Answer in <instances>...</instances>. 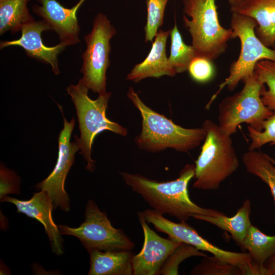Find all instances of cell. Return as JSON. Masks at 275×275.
I'll use <instances>...</instances> for the list:
<instances>
[{"mask_svg": "<svg viewBox=\"0 0 275 275\" xmlns=\"http://www.w3.org/2000/svg\"><path fill=\"white\" fill-rule=\"evenodd\" d=\"M195 166L188 163L174 180L159 182L139 174L121 172L125 183L140 195L152 209L162 214L175 217L180 222H186L198 215L216 216L224 213L200 207L189 198L188 184L195 176Z\"/></svg>", "mask_w": 275, "mask_h": 275, "instance_id": "cell-1", "label": "cell"}, {"mask_svg": "<svg viewBox=\"0 0 275 275\" xmlns=\"http://www.w3.org/2000/svg\"><path fill=\"white\" fill-rule=\"evenodd\" d=\"M127 96L142 118L141 132L135 139L140 149L156 153L170 148L185 153L204 141L206 131L203 127L186 128L176 124L146 105L132 87L129 88Z\"/></svg>", "mask_w": 275, "mask_h": 275, "instance_id": "cell-2", "label": "cell"}, {"mask_svg": "<svg viewBox=\"0 0 275 275\" xmlns=\"http://www.w3.org/2000/svg\"><path fill=\"white\" fill-rule=\"evenodd\" d=\"M202 126L206 135L195 161L193 187L216 190L237 171L239 161L231 136L223 133L218 124L211 120H205Z\"/></svg>", "mask_w": 275, "mask_h": 275, "instance_id": "cell-3", "label": "cell"}, {"mask_svg": "<svg viewBox=\"0 0 275 275\" xmlns=\"http://www.w3.org/2000/svg\"><path fill=\"white\" fill-rule=\"evenodd\" d=\"M89 89L82 79L78 83L70 85L66 89L76 111L80 132L78 138L75 135L79 149L87 161L86 168L90 172L95 169V161L91 158L92 147L95 137L104 130H108L125 136L128 130L119 124L109 120L106 116V110L111 92L100 94L95 100L88 96Z\"/></svg>", "mask_w": 275, "mask_h": 275, "instance_id": "cell-4", "label": "cell"}, {"mask_svg": "<svg viewBox=\"0 0 275 275\" xmlns=\"http://www.w3.org/2000/svg\"><path fill=\"white\" fill-rule=\"evenodd\" d=\"M183 20L192 38L197 56L210 61L226 50L233 38L232 29L220 24L215 0H183Z\"/></svg>", "mask_w": 275, "mask_h": 275, "instance_id": "cell-5", "label": "cell"}, {"mask_svg": "<svg viewBox=\"0 0 275 275\" xmlns=\"http://www.w3.org/2000/svg\"><path fill=\"white\" fill-rule=\"evenodd\" d=\"M256 20L249 16L231 12L230 26L233 38H238L240 41L241 49L236 61L231 64L229 75L219 85L217 91L212 95L205 108L208 109L223 88L233 91L240 81L243 82L254 74L257 62L263 60L275 62V49L266 46L257 37Z\"/></svg>", "mask_w": 275, "mask_h": 275, "instance_id": "cell-6", "label": "cell"}, {"mask_svg": "<svg viewBox=\"0 0 275 275\" xmlns=\"http://www.w3.org/2000/svg\"><path fill=\"white\" fill-rule=\"evenodd\" d=\"M242 89L223 99L218 106V125L221 132L231 136L243 123L262 131L264 122L273 112L262 102L260 90L263 84L255 73L243 82Z\"/></svg>", "mask_w": 275, "mask_h": 275, "instance_id": "cell-7", "label": "cell"}, {"mask_svg": "<svg viewBox=\"0 0 275 275\" xmlns=\"http://www.w3.org/2000/svg\"><path fill=\"white\" fill-rule=\"evenodd\" d=\"M117 33L106 16L98 13L91 32L84 37L86 49L82 54L81 78L87 87L98 94L106 92V72L110 65V40Z\"/></svg>", "mask_w": 275, "mask_h": 275, "instance_id": "cell-8", "label": "cell"}, {"mask_svg": "<svg viewBox=\"0 0 275 275\" xmlns=\"http://www.w3.org/2000/svg\"><path fill=\"white\" fill-rule=\"evenodd\" d=\"M85 220L79 227L71 228L66 225L58 226L61 234L78 238L89 251L132 250L135 244L123 230L112 226L106 213L101 211L95 202L88 201Z\"/></svg>", "mask_w": 275, "mask_h": 275, "instance_id": "cell-9", "label": "cell"}, {"mask_svg": "<svg viewBox=\"0 0 275 275\" xmlns=\"http://www.w3.org/2000/svg\"><path fill=\"white\" fill-rule=\"evenodd\" d=\"M142 213L148 223L151 224L157 231L168 235V238L191 244L200 251L209 252L223 261L241 268L244 275L257 274L258 267L253 263L249 253L222 249L204 238L186 222H172L152 209H145Z\"/></svg>", "mask_w": 275, "mask_h": 275, "instance_id": "cell-10", "label": "cell"}, {"mask_svg": "<svg viewBox=\"0 0 275 275\" xmlns=\"http://www.w3.org/2000/svg\"><path fill=\"white\" fill-rule=\"evenodd\" d=\"M64 119V127L59 136V153L56 165L50 175L36 186L38 190L45 191L51 198L54 207L64 211L69 210V199L64 189L68 173L74 161L75 154L79 149L78 143L70 142V137L75 125L73 117L68 122L65 118L62 106L58 104Z\"/></svg>", "mask_w": 275, "mask_h": 275, "instance_id": "cell-11", "label": "cell"}, {"mask_svg": "<svg viewBox=\"0 0 275 275\" xmlns=\"http://www.w3.org/2000/svg\"><path fill=\"white\" fill-rule=\"evenodd\" d=\"M138 217L142 227L144 243L141 251L132 258L133 275H158L170 254L182 243L160 236L151 229L142 212Z\"/></svg>", "mask_w": 275, "mask_h": 275, "instance_id": "cell-12", "label": "cell"}, {"mask_svg": "<svg viewBox=\"0 0 275 275\" xmlns=\"http://www.w3.org/2000/svg\"><path fill=\"white\" fill-rule=\"evenodd\" d=\"M52 31L44 19L34 20L22 26L21 37L17 40L1 41L0 48L10 46L22 47L28 56L49 65L54 74L60 73L58 65V55L66 47L60 42L58 44L48 47L42 41L41 34L43 32Z\"/></svg>", "mask_w": 275, "mask_h": 275, "instance_id": "cell-13", "label": "cell"}, {"mask_svg": "<svg viewBox=\"0 0 275 275\" xmlns=\"http://www.w3.org/2000/svg\"><path fill=\"white\" fill-rule=\"evenodd\" d=\"M40 5L33 6V12L45 20L66 46L80 42V26L77 19L78 9L85 0H79L71 8L62 6L57 0H37Z\"/></svg>", "mask_w": 275, "mask_h": 275, "instance_id": "cell-14", "label": "cell"}, {"mask_svg": "<svg viewBox=\"0 0 275 275\" xmlns=\"http://www.w3.org/2000/svg\"><path fill=\"white\" fill-rule=\"evenodd\" d=\"M2 201L13 204L16 206L18 212L25 214L40 222L43 225L49 239L53 252L58 255L63 253L61 233L52 217V211L54 207L53 201L47 193L40 190L26 201L6 196Z\"/></svg>", "mask_w": 275, "mask_h": 275, "instance_id": "cell-15", "label": "cell"}, {"mask_svg": "<svg viewBox=\"0 0 275 275\" xmlns=\"http://www.w3.org/2000/svg\"><path fill=\"white\" fill-rule=\"evenodd\" d=\"M230 11L254 19L257 37L266 46L275 49V0H241L230 5Z\"/></svg>", "mask_w": 275, "mask_h": 275, "instance_id": "cell-16", "label": "cell"}, {"mask_svg": "<svg viewBox=\"0 0 275 275\" xmlns=\"http://www.w3.org/2000/svg\"><path fill=\"white\" fill-rule=\"evenodd\" d=\"M170 31L157 32L151 49L145 59L136 64L127 74L126 79L135 83L148 77L164 75L174 76L176 73L170 66L166 54V44Z\"/></svg>", "mask_w": 275, "mask_h": 275, "instance_id": "cell-17", "label": "cell"}, {"mask_svg": "<svg viewBox=\"0 0 275 275\" xmlns=\"http://www.w3.org/2000/svg\"><path fill=\"white\" fill-rule=\"evenodd\" d=\"M131 250L89 251L90 268L89 275L133 274Z\"/></svg>", "mask_w": 275, "mask_h": 275, "instance_id": "cell-18", "label": "cell"}, {"mask_svg": "<svg viewBox=\"0 0 275 275\" xmlns=\"http://www.w3.org/2000/svg\"><path fill=\"white\" fill-rule=\"evenodd\" d=\"M251 213V203L249 199H246L236 214L232 217H228L225 214L216 216L201 214L195 216L194 218L208 222L229 232L240 245L252 225L250 221Z\"/></svg>", "mask_w": 275, "mask_h": 275, "instance_id": "cell-19", "label": "cell"}, {"mask_svg": "<svg viewBox=\"0 0 275 275\" xmlns=\"http://www.w3.org/2000/svg\"><path fill=\"white\" fill-rule=\"evenodd\" d=\"M31 0H0V35L21 31L22 26L34 20L28 3Z\"/></svg>", "mask_w": 275, "mask_h": 275, "instance_id": "cell-20", "label": "cell"}, {"mask_svg": "<svg viewBox=\"0 0 275 275\" xmlns=\"http://www.w3.org/2000/svg\"><path fill=\"white\" fill-rule=\"evenodd\" d=\"M239 246L248 251L254 264L263 267L275 253V235H266L252 225Z\"/></svg>", "mask_w": 275, "mask_h": 275, "instance_id": "cell-21", "label": "cell"}, {"mask_svg": "<svg viewBox=\"0 0 275 275\" xmlns=\"http://www.w3.org/2000/svg\"><path fill=\"white\" fill-rule=\"evenodd\" d=\"M270 156L260 151L248 150L242 156L246 171L261 179L270 189L275 202V165Z\"/></svg>", "mask_w": 275, "mask_h": 275, "instance_id": "cell-22", "label": "cell"}, {"mask_svg": "<svg viewBox=\"0 0 275 275\" xmlns=\"http://www.w3.org/2000/svg\"><path fill=\"white\" fill-rule=\"evenodd\" d=\"M175 22L174 27L170 30L171 44L168 61L177 74L188 70L190 62L197 56V53L192 45H188L184 42L176 23Z\"/></svg>", "mask_w": 275, "mask_h": 275, "instance_id": "cell-23", "label": "cell"}, {"mask_svg": "<svg viewBox=\"0 0 275 275\" xmlns=\"http://www.w3.org/2000/svg\"><path fill=\"white\" fill-rule=\"evenodd\" d=\"M254 73L263 84L260 90L263 104L275 113V62L263 60L256 64Z\"/></svg>", "mask_w": 275, "mask_h": 275, "instance_id": "cell-24", "label": "cell"}, {"mask_svg": "<svg viewBox=\"0 0 275 275\" xmlns=\"http://www.w3.org/2000/svg\"><path fill=\"white\" fill-rule=\"evenodd\" d=\"M192 275H244L242 269L212 255L203 257L190 272Z\"/></svg>", "mask_w": 275, "mask_h": 275, "instance_id": "cell-25", "label": "cell"}, {"mask_svg": "<svg viewBox=\"0 0 275 275\" xmlns=\"http://www.w3.org/2000/svg\"><path fill=\"white\" fill-rule=\"evenodd\" d=\"M196 256L205 257L207 255L191 244L182 243L168 257L161 268L160 274H178L180 263L188 258Z\"/></svg>", "mask_w": 275, "mask_h": 275, "instance_id": "cell-26", "label": "cell"}, {"mask_svg": "<svg viewBox=\"0 0 275 275\" xmlns=\"http://www.w3.org/2000/svg\"><path fill=\"white\" fill-rule=\"evenodd\" d=\"M168 0H146L147 22L144 28L145 41H152L159 28L163 24L166 6Z\"/></svg>", "mask_w": 275, "mask_h": 275, "instance_id": "cell-27", "label": "cell"}, {"mask_svg": "<svg viewBox=\"0 0 275 275\" xmlns=\"http://www.w3.org/2000/svg\"><path fill=\"white\" fill-rule=\"evenodd\" d=\"M247 128L251 139L248 150L259 149L267 143L275 145V113L264 122L262 131L255 130L249 125Z\"/></svg>", "mask_w": 275, "mask_h": 275, "instance_id": "cell-28", "label": "cell"}, {"mask_svg": "<svg viewBox=\"0 0 275 275\" xmlns=\"http://www.w3.org/2000/svg\"><path fill=\"white\" fill-rule=\"evenodd\" d=\"M187 70L192 78L199 82L209 81L214 74V68L211 61L199 56H196L193 59Z\"/></svg>", "mask_w": 275, "mask_h": 275, "instance_id": "cell-29", "label": "cell"}, {"mask_svg": "<svg viewBox=\"0 0 275 275\" xmlns=\"http://www.w3.org/2000/svg\"><path fill=\"white\" fill-rule=\"evenodd\" d=\"M19 178L15 173L4 166L0 170V199L2 201L8 194L19 193Z\"/></svg>", "mask_w": 275, "mask_h": 275, "instance_id": "cell-30", "label": "cell"}, {"mask_svg": "<svg viewBox=\"0 0 275 275\" xmlns=\"http://www.w3.org/2000/svg\"><path fill=\"white\" fill-rule=\"evenodd\" d=\"M264 266L268 275H275V253L266 261Z\"/></svg>", "mask_w": 275, "mask_h": 275, "instance_id": "cell-31", "label": "cell"}, {"mask_svg": "<svg viewBox=\"0 0 275 275\" xmlns=\"http://www.w3.org/2000/svg\"><path fill=\"white\" fill-rule=\"evenodd\" d=\"M228 3L230 5H234V4H235L237 3H238L239 2H240L241 0H228Z\"/></svg>", "mask_w": 275, "mask_h": 275, "instance_id": "cell-32", "label": "cell"}, {"mask_svg": "<svg viewBox=\"0 0 275 275\" xmlns=\"http://www.w3.org/2000/svg\"><path fill=\"white\" fill-rule=\"evenodd\" d=\"M270 158L272 162L275 165V160L271 157H270Z\"/></svg>", "mask_w": 275, "mask_h": 275, "instance_id": "cell-33", "label": "cell"}]
</instances>
